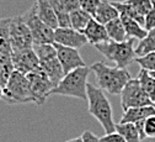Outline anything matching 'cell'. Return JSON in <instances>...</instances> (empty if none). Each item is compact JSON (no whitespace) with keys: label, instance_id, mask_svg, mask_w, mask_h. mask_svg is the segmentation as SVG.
<instances>
[{"label":"cell","instance_id":"obj_1","mask_svg":"<svg viewBox=\"0 0 155 142\" xmlns=\"http://www.w3.org/2000/svg\"><path fill=\"white\" fill-rule=\"evenodd\" d=\"M86 95L89 104V114L92 115L101 124L106 133L114 132L116 124L113 120V110L107 95L105 94V90L99 87H95L91 83H87Z\"/></svg>","mask_w":155,"mask_h":142},{"label":"cell","instance_id":"obj_2","mask_svg":"<svg viewBox=\"0 0 155 142\" xmlns=\"http://www.w3.org/2000/svg\"><path fill=\"white\" fill-rule=\"evenodd\" d=\"M90 68L96 75L99 88L113 95H121L126 84L132 79L126 68L110 67L104 62H95Z\"/></svg>","mask_w":155,"mask_h":142},{"label":"cell","instance_id":"obj_3","mask_svg":"<svg viewBox=\"0 0 155 142\" xmlns=\"http://www.w3.org/2000/svg\"><path fill=\"white\" fill-rule=\"evenodd\" d=\"M91 73L89 66L76 68L64 75L62 82L58 84L53 90L52 95H63L71 96L81 100H87L86 87H87V77Z\"/></svg>","mask_w":155,"mask_h":142},{"label":"cell","instance_id":"obj_4","mask_svg":"<svg viewBox=\"0 0 155 142\" xmlns=\"http://www.w3.org/2000/svg\"><path fill=\"white\" fill-rule=\"evenodd\" d=\"M134 38H128L124 42H114L107 41L100 45L94 46L100 53H102L108 61L113 62L116 67L118 68H127L132 62H134L135 57V48L133 47Z\"/></svg>","mask_w":155,"mask_h":142},{"label":"cell","instance_id":"obj_5","mask_svg":"<svg viewBox=\"0 0 155 142\" xmlns=\"http://www.w3.org/2000/svg\"><path fill=\"white\" fill-rule=\"evenodd\" d=\"M4 88V96L3 100L10 105L16 104H27V103H35L36 99L32 93L31 85L25 74L15 71L9 82L6 83Z\"/></svg>","mask_w":155,"mask_h":142},{"label":"cell","instance_id":"obj_6","mask_svg":"<svg viewBox=\"0 0 155 142\" xmlns=\"http://www.w3.org/2000/svg\"><path fill=\"white\" fill-rule=\"evenodd\" d=\"M22 19L31 31L33 45L54 43V30L38 17L36 3L22 15Z\"/></svg>","mask_w":155,"mask_h":142},{"label":"cell","instance_id":"obj_7","mask_svg":"<svg viewBox=\"0 0 155 142\" xmlns=\"http://www.w3.org/2000/svg\"><path fill=\"white\" fill-rule=\"evenodd\" d=\"M148 105L155 106V104L149 99V96L144 92L138 78H132L121 93V106L123 111L132 108L148 106Z\"/></svg>","mask_w":155,"mask_h":142},{"label":"cell","instance_id":"obj_8","mask_svg":"<svg viewBox=\"0 0 155 142\" xmlns=\"http://www.w3.org/2000/svg\"><path fill=\"white\" fill-rule=\"evenodd\" d=\"M26 78L28 80L32 93L35 95L36 105L38 106L43 105L46 103L47 98L52 95V90L54 89V85L51 82V79L47 77V74L43 72L41 67H38L31 73H28Z\"/></svg>","mask_w":155,"mask_h":142},{"label":"cell","instance_id":"obj_9","mask_svg":"<svg viewBox=\"0 0 155 142\" xmlns=\"http://www.w3.org/2000/svg\"><path fill=\"white\" fill-rule=\"evenodd\" d=\"M10 41L12 51L32 48L33 38L28 26L25 24L22 15L12 16L10 23Z\"/></svg>","mask_w":155,"mask_h":142},{"label":"cell","instance_id":"obj_10","mask_svg":"<svg viewBox=\"0 0 155 142\" xmlns=\"http://www.w3.org/2000/svg\"><path fill=\"white\" fill-rule=\"evenodd\" d=\"M11 59L15 71L20 72L25 75L35 71L40 67V61H38L33 48H26L20 51H12Z\"/></svg>","mask_w":155,"mask_h":142},{"label":"cell","instance_id":"obj_11","mask_svg":"<svg viewBox=\"0 0 155 142\" xmlns=\"http://www.w3.org/2000/svg\"><path fill=\"white\" fill-rule=\"evenodd\" d=\"M55 50H57V58L59 59V62L64 69V73L68 74L69 72L80 68V67H85V62L81 58L79 50L76 48H71V47H65L62 45L54 43Z\"/></svg>","mask_w":155,"mask_h":142},{"label":"cell","instance_id":"obj_12","mask_svg":"<svg viewBox=\"0 0 155 142\" xmlns=\"http://www.w3.org/2000/svg\"><path fill=\"white\" fill-rule=\"evenodd\" d=\"M54 43L79 50L87 43V40L83 32L73 27H58L54 30Z\"/></svg>","mask_w":155,"mask_h":142},{"label":"cell","instance_id":"obj_13","mask_svg":"<svg viewBox=\"0 0 155 142\" xmlns=\"http://www.w3.org/2000/svg\"><path fill=\"white\" fill-rule=\"evenodd\" d=\"M83 33L87 40V43H90L92 46H96V45H100V43L110 41L106 26L100 24L99 21H96L94 17L90 20V23L87 24V26L85 27Z\"/></svg>","mask_w":155,"mask_h":142},{"label":"cell","instance_id":"obj_14","mask_svg":"<svg viewBox=\"0 0 155 142\" xmlns=\"http://www.w3.org/2000/svg\"><path fill=\"white\" fill-rule=\"evenodd\" d=\"M153 115H155V106L154 105L132 108V109H128L123 113L120 123L121 124H126V123L135 124V123H138V121L145 120V119H148Z\"/></svg>","mask_w":155,"mask_h":142},{"label":"cell","instance_id":"obj_15","mask_svg":"<svg viewBox=\"0 0 155 142\" xmlns=\"http://www.w3.org/2000/svg\"><path fill=\"white\" fill-rule=\"evenodd\" d=\"M36 8H37V15L45 24H47L49 27L53 30H57L59 27L58 25V19L57 15L49 4L48 0H37L36 2Z\"/></svg>","mask_w":155,"mask_h":142},{"label":"cell","instance_id":"obj_16","mask_svg":"<svg viewBox=\"0 0 155 142\" xmlns=\"http://www.w3.org/2000/svg\"><path fill=\"white\" fill-rule=\"evenodd\" d=\"M92 17L100 24L106 25L110 21H112V20L120 17V12L112 5L110 0H102L101 4L97 6V9L95 10Z\"/></svg>","mask_w":155,"mask_h":142},{"label":"cell","instance_id":"obj_17","mask_svg":"<svg viewBox=\"0 0 155 142\" xmlns=\"http://www.w3.org/2000/svg\"><path fill=\"white\" fill-rule=\"evenodd\" d=\"M40 67L43 69V72L51 79V82L53 83L54 88L62 82V79L65 75L64 69H63V67H62V64H61L58 58H53L51 61H47V62H43V63L40 64Z\"/></svg>","mask_w":155,"mask_h":142},{"label":"cell","instance_id":"obj_18","mask_svg":"<svg viewBox=\"0 0 155 142\" xmlns=\"http://www.w3.org/2000/svg\"><path fill=\"white\" fill-rule=\"evenodd\" d=\"M10 23L11 17L0 19V53L11 54V41H10Z\"/></svg>","mask_w":155,"mask_h":142},{"label":"cell","instance_id":"obj_19","mask_svg":"<svg viewBox=\"0 0 155 142\" xmlns=\"http://www.w3.org/2000/svg\"><path fill=\"white\" fill-rule=\"evenodd\" d=\"M105 26H106V30H107V33H108V37H110L111 41L124 42L128 40V36L126 33V30H124V26H123L121 17L112 20V21H110Z\"/></svg>","mask_w":155,"mask_h":142},{"label":"cell","instance_id":"obj_20","mask_svg":"<svg viewBox=\"0 0 155 142\" xmlns=\"http://www.w3.org/2000/svg\"><path fill=\"white\" fill-rule=\"evenodd\" d=\"M120 17L123 23V26H124V30H126L128 38H138L140 41V40H143L147 36L148 31L139 23L135 21V20L129 19V17L123 16V15H120Z\"/></svg>","mask_w":155,"mask_h":142},{"label":"cell","instance_id":"obj_21","mask_svg":"<svg viewBox=\"0 0 155 142\" xmlns=\"http://www.w3.org/2000/svg\"><path fill=\"white\" fill-rule=\"evenodd\" d=\"M91 19H92L91 14H89L87 11H85L84 9L80 8V9L70 12V26L76 31L83 32Z\"/></svg>","mask_w":155,"mask_h":142},{"label":"cell","instance_id":"obj_22","mask_svg":"<svg viewBox=\"0 0 155 142\" xmlns=\"http://www.w3.org/2000/svg\"><path fill=\"white\" fill-rule=\"evenodd\" d=\"M15 72L11 54L6 53H0V85L5 87L11 74Z\"/></svg>","mask_w":155,"mask_h":142},{"label":"cell","instance_id":"obj_23","mask_svg":"<svg viewBox=\"0 0 155 142\" xmlns=\"http://www.w3.org/2000/svg\"><path fill=\"white\" fill-rule=\"evenodd\" d=\"M151 52H155V29L149 30L147 36L143 40H140L137 47H135L137 57H142Z\"/></svg>","mask_w":155,"mask_h":142},{"label":"cell","instance_id":"obj_24","mask_svg":"<svg viewBox=\"0 0 155 142\" xmlns=\"http://www.w3.org/2000/svg\"><path fill=\"white\" fill-rule=\"evenodd\" d=\"M40 64L47 61H51L53 58H57V50L54 43H45V45H33L32 46Z\"/></svg>","mask_w":155,"mask_h":142},{"label":"cell","instance_id":"obj_25","mask_svg":"<svg viewBox=\"0 0 155 142\" xmlns=\"http://www.w3.org/2000/svg\"><path fill=\"white\" fill-rule=\"evenodd\" d=\"M116 131L120 132L126 142H140V136L138 133V130L135 127V124L126 123V124H116Z\"/></svg>","mask_w":155,"mask_h":142},{"label":"cell","instance_id":"obj_26","mask_svg":"<svg viewBox=\"0 0 155 142\" xmlns=\"http://www.w3.org/2000/svg\"><path fill=\"white\" fill-rule=\"evenodd\" d=\"M138 80L140 82L144 92L149 96V99L155 104V79L149 74V72L140 69L138 73Z\"/></svg>","mask_w":155,"mask_h":142},{"label":"cell","instance_id":"obj_27","mask_svg":"<svg viewBox=\"0 0 155 142\" xmlns=\"http://www.w3.org/2000/svg\"><path fill=\"white\" fill-rule=\"evenodd\" d=\"M111 3H112V5L116 9H117V11L120 12V15H123V16H127L129 19L135 20V21L139 23L144 27V16L139 15L129 4L124 3V2H111Z\"/></svg>","mask_w":155,"mask_h":142},{"label":"cell","instance_id":"obj_28","mask_svg":"<svg viewBox=\"0 0 155 142\" xmlns=\"http://www.w3.org/2000/svg\"><path fill=\"white\" fill-rule=\"evenodd\" d=\"M48 2L52 5V8L57 15L59 27H71L70 26V12H68L63 8V5L59 3V0H48Z\"/></svg>","mask_w":155,"mask_h":142},{"label":"cell","instance_id":"obj_29","mask_svg":"<svg viewBox=\"0 0 155 142\" xmlns=\"http://www.w3.org/2000/svg\"><path fill=\"white\" fill-rule=\"evenodd\" d=\"M124 3L129 4L139 15L144 17L153 8V0H124Z\"/></svg>","mask_w":155,"mask_h":142},{"label":"cell","instance_id":"obj_30","mask_svg":"<svg viewBox=\"0 0 155 142\" xmlns=\"http://www.w3.org/2000/svg\"><path fill=\"white\" fill-rule=\"evenodd\" d=\"M134 62L140 66V69H144L147 72H155V52L148 53L142 57H135Z\"/></svg>","mask_w":155,"mask_h":142},{"label":"cell","instance_id":"obj_31","mask_svg":"<svg viewBox=\"0 0 155 142\" xmlns=\"http://www.w3.org/2000/svg\"><path fill=\"white\" fill-rule=\"evenodd\" d=\"M144 133L147 138H155V115L143 120Z\"/></svg>","mask_w":155,"mask_h":142},{"label":"cell","instance_id":"obj_32","mask_svg":"<svg viewBox=\"0 0 155 142\" xmlns=\"http://www.w3.org/2000/svg\"><path fill=\"white\" fill-rule=\"evenodd\" d=\"M102 0H79L80 3V8L84 9L85 11H87L89 14H91V16L94 15L95 10L97 9V6L101 4Z\"/></svg>","mask_w":155,"mask_h":142},{"label":"cell","instance_id":"obj_33","mask_svg":"<svg viewBox=\"0 0 155 142\" xmlns=\"http://www.w3.org/2000/svg\"><path fill=\"white\" fill-rule=\"evenodd\" d=\"M144 29L147 31L155 29V0H153V8L144 17Z\"/></svg>","mask_w":155,"mask_h":142},{"label":"cell","instance_id":"obj_34","mask_svg":"<svg viewBox=\"0 0 155 142\" xmlns=\"http://www.w3.org/2000/svg\"><path fill=\"white\" fill-rule=\"evenodd\" d=\"M100 142H126V140L120 132L114 131V132L106 133L105 136L100 137Z\"/></svg>","mask_w":155,"mask_h":142},{"label":"cell","instance_id":"obj_35","mask_svg":"<svg viewBox=\"0 0 155 142\" xmlns=\"http://www.w3.org/2000/svg\"><path fill=\"white\" fill-rule=\"evenodd\" d=\"M59 3L63 5V8H64L68 12H73L74 10L80 9L79 0H59Z\"/></svg>","mask_w":155,"mask_h":142},{"label":"cell","instance_id":"obj_36","mask_svg":"<svg viewBox=\"0 0 155 142\" xmlns=\"http://www.w3.org/2000/svg\"><path fill=\"white\" fill-rule=\"evenodd\" d=\"M80 137H81L83 142H100V138L96 136L94 132H91V131H89V130L84 131Z\"/></svg>","mask_w":155,"mask_h":142},{"label":"cell","instance_id":"obj_37","mask_svg":"<svg viewBox=\"0 0 155 142\" xmlns=\"http://www.w3.org/2000/svg\"><path fill=\"white\" fill-rule=\"evenodd\" d=\"M65 142H83L81 137H75V138H71V140H68Z\"/></svg>","mask_w":155,"mask_h":142},{"label":"cell","instance_id":"obj_38","mask_svg":"<svg viewBox=\"0 0 155 142\" xmlns=\"http://www.w3.org/2000/svg\"><path fill=\"white\" fill-rule=\"evenodd\" d=\"M3 96H4V88L0 85V100H3Z\"/></svg>","mask_w":155,"mask_h":142},{"label":"cell","instance_id":"obj_39","mask_svg":"<svg viewBox=\"0 0 155 142\" xmlns=\"http://www.w3.org/2000/svg\"><path fill=\"white\" fill-rule=\"evenodd\" d=\"M149 74H150V75H151L154 79H155V72H149Z\"/></svg>","mask_w":155,"mask_h":142}]
</instances>
